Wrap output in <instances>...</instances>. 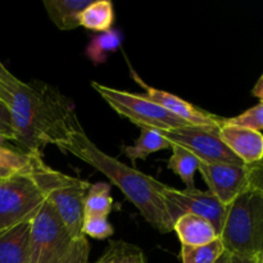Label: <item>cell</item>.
I'll list each match as a JSON object with an SVG mask.
<instances>
[{
  "instance_id": "cell-1",
  "label": "cell",
  "mask_w": 263,
  "mask_h": 263,
  "mask_svg": "<svg viewBox=\"0 0 263 263\" xmlns=\"http://www.w3.org/2000/svg\"><path fill=\"white\" fill-rule=\"evenodd\" d=\"M10 94L14 144L26 154L43 156L82 127L72 100L46 82L21 81Z\"/></svg>"
},
{
  "instance_id": "cell-2",
  "label": "cell",
  "mask_w": 263,
  "mask_h": 263,
  "mask_svg": "<svg viewBox=\"0 0 263 263\" xmlns=\"http://www.w3.org/2000/svg\"><path fill=\"white\" fill-rule=\"evenodd\" d=\"M57 148L105 175L158 233L168 234L174 231L175 221L163 197L166 184L103 152L82 127L74 131Z\"/></svg>"
},
{
  "instance_id": "cell-3",
  "label": "cell",
  "mask_w": 263,
  "mask_h": 263,
  "mask_svg": "<svg viewBox=\"0 0 263 263\" xmlns=\"http://www.w3.org/2000/svg\"><path fill=\"white\" fill-rule=\"evenodd\" d=\"M28 175L46 202L58 213L69 234L74 239L84 236L81 234L84 200L91 184L53 168L44 161V156L39 154H31Z\"/></svg>"
},
{
  "instance_id": "cell-4",
  "label": "cell",
  "mask_w": 263,
  "mask_h": 263,
  "mask_svg": "<svg viewBox=\"0 0 263 263\" xmlns=\"http://www.w3.org/2000/svg\"><path fill=\"white\" fill-rule=\"evenodd\" d=\"M225 252L254 259L263 251V197L251 189L228 205L220 235Z\"/></svg>"
},
{
  "instance_id": "cell-5",
  "label": "cell",
  "mask_w": 263,
  "mask_h": 263,
  "mask_svg": "<svg viewBox=\"0 0 263 263\" xmlns=\"http://www.w3.org/2000/svg\"><path fill=\"white\" fill-rule=\"evenodd\" d=\"M90 85L117 115L140 128L170 131L189 126L144 94L116 89L98 81H91Z\"/></svg>"
},
{
  "instance_id": "cell-6",
  "label": "cell",
  "mask_w": 263,
  "mask_h": 263,
  "mask_svg": "<svg viewBox=\"0 0 263 263\" xmlns=\"http://www.w3.org/2000/svg\"><path fill=\"white\" fill-rule=\"evenodd\" d=\"M74 240L58 213L45 202L31 220L28 263H61Z\"/></svg>"
},
{
  "instance_id": "cell-7",
  "label": "cell",
  "mask_w": 263,
  "mask_h": 263,
  "mask_svg": "<svg viewBox=\"0 0 263 263\" xmlns=\"http://www.w3.org/2000/svg\"><path fill=\"white\" fill-rule=\"evenodd\" d=\"M45 202L28 174L0 177V233L32 220Z\"/></svg>"
},
{
  "instance_id": "cell-8",
  "label": "cell",
  "mask_w": 263,
  "mask_h": 263,
  "mask_svg": "<svg viewBox=\"0 0 263 263\" xmlns=\"http://www.w3.org/2000/svg\"><path fill=\"white\" fill-rule=\"evenodd\" d=\"M220 127L184 126L170 131H161L171 144L179 145L207 163H225L246 166L218 136Z\"/></svg>"
},
{
  "instance_id": "cell-9",
  "label": "cell",
  "mask_w": 263,
  "mask_h": 263,
  "mask_svg": "<svg viewBox=\"0 0 263 263\" xmlns=\"http://www.w3.org/2000/svg\"><path fill=\"white\" fill-rule=\"evenodd\" d=\"M163 197L174 221L185 213L199 216L210 221L218 236L221 235L228 213V205L222 204L212 193L198 189L177 190L166 185Z\"/></svg>"
},
{
  "instance_id": "cell-10",
  "label": "cell",
  "mask_w": 263,
  "mask_h": 263,
  "mask_svg": "<svg viewBox=\"0 0 263 263\" xmlns=\"http://www.w3.org/2000/svg\"><path fill=\"white\" fill-rule=\"evenodd\" d=\"M130 74L133 79L138 82L140 87H143L145 97L153 100L158 105H161L163 109L167 112L174 115L175 117L180 118L187 123L189 126H202V127H220L222 125L225 118L216 116L213 113L207 112V110L200 109L199 107L194 105L193 103L187 102V100L182 99V98L177 97V95L171 94V92L166 91V90L157 89V87L151 86L146 84L144 80L140 79L135 69L130 68Z\"/></svg>"
},
{
  "instance_id": "cell-11",
  "label": "cell",
  "mask_w": 263,
  "mask_h": 263,
  "mask_svg": "<svg viewBox=\"0 0 263 263\" xmlns=\"http://www.w3.org/2000/svg\"><path fill=\"white\" fill-rule=\"evenodd\" d=\"M198 172L212 193L222 204L229 205L246 190L249 189L247 166L225 163H207L199 161Z\"/></svg>"
},
{
  "instance_id": "cell-12",
  "label": "cell",
  "mask_w": 263,
  "mask_h": 263,
  "mask_svg": "<svg viewBox=\"0 0 263 263\" xmlns=\"http://www.w3.org/2000/svg\"><path fill=\"white\" fill-rule=\"evenodd\" d=\"M218 136L246 166L263 159V135L259 131L231 125L225 118L218 128Z\"/></svg>"
},
{
  "instance_id": "cell-13",
  "label": "cell",
  "mask_w": 263,
  "mask_h": 263,
  "mask_svg": "<svg viewBox=\"0 0 263 263\" xmlns=\"http://www.w3.org/2000/svg\"><path fill=\"white\" fill-rule=\"evenodd\" d=\"M31 221L0 233V263H28Z\"/></svg>"
},
{
  "instance_id": "cell-14",
  "label": "cell",
  "mask_w": 263,
  "mask_h": 263,
  "mask_svg": "<svg viewBox=\"0 0 263 263\" xmlns=\"http://www.w3.org/2000/svg\"><path fill=\"white\" fill-rule=\"evenodd\" d=\"M174 231L181 246L187 247L204 246L220 238L210 221L190 213L181 215L175 220Z\"/></svg>"
},
{
  "instance_id": "cell-15",
  "label": "cell",
  "mask_w": 263,
  "mask_h": 263,
  "mask_svg": "<svg viewBox=\"0 0 263 263\" xmlns=\"http://www.w3.org/2000/svg\"><path fill=\"white\" fill-rule=\"evenodd\" d=\"M91 0H44L49 20L61 31L80 27V14Z\"/></svg>"
},
{
  "instance_id": "cell-16",
  "label": "cell",
  "mask_w": 263,
  "mask_h": 263,
  "mask_svg": "<svg viewBox=\"0 0 263 263\" xmlns=\"http://www.w3.org/2000/svg\"><path fill=\"white\" fill-rule=\"evenodd\" d=\"M166 149H171V143L162 135L161 131L154 128H140V135L135 143L133 145H123L121 151L123 156L135 164L136 161H144L151 154Z\"/></svg>"
},
{
  "instance_id": "cell-17",
  "label": "cell",
  "mask_w": 263,
  "mask_h": 263,
  "mask_svg": "<svg viewBox=\"0 0 263 263\" xmlns=\"http://www.w3.org/2000/svg\"><path fill=\"white\" fill-rule=\"evenodd\" d=\"M115 21V5L109 0L90 2V4L80 14V26L99 33L112 30Z\"/></svg>"
},
{
  "instance_id": "cell-18",
  "label": "cell",
  "mask_w": 263,
  "mask_h": 263,
  "mask_svg": "<svg viewBox=\"0 0 263 263\" xmlns=\"http://www.w3.org/2000/svg\"><path fill=\"white\" fill-rule=\"evenodd\" d=\"M123 35L120 30L107 31L95 35L85 49V55L94 66L105 63L110 54L116 53L122 46Z\"/></svg>"
},
{
  "instance_id": "cell-19",
  "label": "cell",
  "mask_w": 263,
  "mask_h": 263,
  "mask_svg": "<svg viewBox=\"0 0 263 263\" xmlns=\"http://www.w3.org/2000/svg\"><path fill=\"white\" fill-rule=\"evenodd\" d=\"M172 154L167 161V168L171 170L185 184V189H195V174L199 167V159L185 148L171 144Z\"/></svg>"
},
{
  "instance_id": "cell-20",
  "label": "cell",
  "mask_w": 263,
  "mask_h": 263,
  "mask_svg": "<svg viewBox=\"0 0 263 263\" xmlns=\"http://www.w3.org/2000/svg\"><path fill=\"white\" fill-rule=\"evenodd\" d=\"M112 210L110 184L95 182L90 185L84 200V217H108Z\"/></svg>"
},
{
  "instance_id": "cell-21",
  "label": "cell",
  "mask_w": 263,
  "mask_h": 263,
  "mask_svg": "<svg viewBox=\"0 0 263 263\" xmlns=\"http://www.w3.org/2000/svg\"><path fill=\"white\" fill-rule=\"evenodd\" d=\"M4 139L0 138V177L12 175L28 174L31 167V154H26L17 146L4 144Z\"/></svg>"
},
{
  "instance_id": "cell-22",
  "label": "cell",
  "mask_w": 263,
  "mask_h": 263,
  "mask_svg": "<svg viewBox=\"0 0 263 263\" xmlns=\"http://www.w3.org/2000/svg\"><path fill=\"white\" fill-rule=\"evenodd\" d=\"M92 263H148L143 249L123 240H110L102 256Z\"/></svg>"
},
{
  "instance_id": "cell-23",
  "label": "cell",
  "mask_w": 263,
  "mask_h": 263,
  "mask_svg": "<svg viewBox=\"0 0 263 263\" xmlns=\"http://www.w3.org/2000/svg\"><path fill=\"white\" fill-rule=\"evenodd\" d=\"M223 253L225 248L221 239L218 238L204 246H181L180 259L181 263H217Z\"/></svg>"
},
{
  "instance_id": "cell-24",
  "label": "cell",
  "mask_w": 263,
  "mask_h": 263,
  "mask_svg": "<svg viewBox=\"0 0 263 263\" xmlns=\"http://www.w3.org/2000/svg\"><path fill=\"white\" fill-rule=\"evenodd\" d=\"M81 234L85 238L90 236L97 240H105L113 236L115 229L108 221V217H84Z\"/></svg>"
},
{
  "instance_id": "cell-25",
  "label": "cell",
  "mask_w": 263,
  "mask_h": 263,
  "mask_svg": "<svg viewBox=\"0 0 263 263\" xmlns=\"http://www.w3.org/2000/svg\"><path fill=\"white\" fill-rule=\"evenodd\" d=\"M226 122L261 133L263 130V102H259L257 105L244 110L235 117L226 118Z\"/></svg>"
},
{
  "instance_id": "cell-26",
  "label": "cell",
  "mask_w": 263,
  "mask_h": 263,
  "mask_svg": "<svg viewBox=\"0 0 263 263\" xmlns=\"http://www.w3.org/2000/svg\"><path fill=\"white\" fill-rule=\"evenodd\" d=\"M90 256V246L87 238L80 236L72 244L71 249L61 263H87Z\"/></svg>"
},
{
  "instance_id": "cell-27",
  "label": "cell",
  "mask_w": 263,
  "mask_h": 263,
  "mask_svg": "<svg viewBox=\"0 0 263 263\" xmlns=\"http://www.w3.org/2000/svg\"><path fill=\"white\" fill-rule=\"evenodd\" d=\"M0 138L7 141H13V143H14L15 139L10 108L2 99H0Z\"/></svg>"
},
{
  "instance_id": "cell-28",
  "label": "cell",
  "mask_w": 263,
  "mask_h": 263,
  "mask_svg": "<svg viewBox=\"0 0 263 263\" xmlns=\"http://www.w3.org/2000/svg\"><path fill=\"white\" fill-rule=\"evenodd\" d=\"M247 168H248L249 187L258 192L263 197V161L249 164Z\"/></svg>"
},
{
  "instance_id": "cell-29",
  "label": "cell",
  "mask_w": 263,
  "mask_h": 263,
  "mask_svg": "<svg viewBox=\"0 0 263 263\" xmlns=\"http://www.w3.org/2000/svg\"><path fill=\"white\" fill-rule=\"evenodd\" d=\"M0 82L4 84L9 89L10 92L21 82V80H18L12 72H9V69L3 64L2 61H0Z\"/></svg>"
},
{
  "instance_id": "cell-30",
  "label": "cell",
  "mask_w": 263,
  "mask_h": 263,
  "mask_svg": "<svg viewBox=\"0 0 263 263\" xmlns=\"http://www.w3.org/2000/svg\"><path fill=\"white\" fill-rule=\"evenodd\" d=\"M217 263H254V261L253 259L243 258V257L233 256V254H229L225 252L223 256L218 259Z\"/></svg>"
},
{
  "instance_id": "cell-31",
  "label": "cell",
  "mask_w": 263,
  "mask_h": 263,
  "mask_svg": "<svg viewBox=\"0 0 263 263\" xmlns=\"http://www.w3.org/2000/svg\"><path fill=\"white\" fill-rule=\"evenodd\" d=\"M252 94H253V97L258 98L261 102H263V74L259 77L258 81L256 82V85H254L253 90H252Z\"/></svg>"
},
{
  "instance_id": "cell-32",
  "label": "cell",
  "mask_w": 263,
  "mask_h": 263,
  "mask_svg": "<svg viewBox=\"0 0 263 263\" xmlns=\"http://www.w3.org/2000/svg\"><path fill=\"white\" fill-rule=\"evenodd\" d=\"M0 99L4 100L8 105H9L10 100H12V94H10L9 89L4 84H2V82H0Z\"/></svg>"
},
{
  "instance_id": "cell-33",
  "label": "cell",
  "mask_w": 263,
  "mask_h": 263,
  "mask_svg": "<svg viewBox=\"0 0 263 263\" xmlns=\"http://www.w3.org/2000/svg\"><path fill=\"white\" fill-rule=\"evenodd\" d=\"M253 261H254V263H263V251L256 257V258L253 259Z\"/></svg>"
},
{
  "instance_id": "cell-34",
  "label": "cell",
  "mask_w": 263,
  "mask_h": 263,
  "mask_svg": "<svg viewBox=\"0 0 263 263\" xmlns=\"http://www.w3.org/2000/svg\"><path fill=\"white\" fill-rule=\"evenodd\" d=\"M262 161H263V159H262Z\"/></svg>"
}]
</instances>
